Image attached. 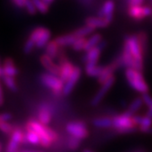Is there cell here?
<instances>
[{"label":"cell","mask_w":152,"mask_h":152,"mask_svg":"<svg viewBox=\"0 0 152 152\" xmlns=\"http://www.w3.org/2000/svg\"><path fill=\"white\" fill-rule=\"evenodd\" d=\"M28 124L35 131L40 138V145L44 148H49L53 143L58 140V134L53 129L49 128L48 125L42 124L38 120L31 118L28 120Z\"/></svg>","instance_id":"6da1fadb"},{"label":"cell","mask_w":152,"mask_h":152,"mask_svg":"<svg viewBox=\"0 0 152 152\" xmlns=\"http://www.w3.org/2000/svg\"><path fill=\"white\" fill-rule=\"evenodd\" d=\"M125 77L128 81V84L132 89L142 94L148 93L150 88L144 78L141 71L128 68L125 69Z\"/></svg>","instance_id":"7a4b0ae2"},{"label":"cell","mask_w":152,"mask_h":152,"mask_svg":"<svg viewBox=\"0 0 152 152\" xmlns=\"http://www.w3.org/2000/svg\"><path fill=\"white\" fill-rule=\"evenodd\" d=\"M124 44L129 49L131 54L133 55L134 58L139 64L141 71L144 70V57L145 53L142 48L141 44L140 42L137 34L127 36L124 38Z\"/></svg>","instance_id":"3957f363"},{"label":"cell","mask_w":152,"mask_h":152,"mask_svg":"<svg viewBox=\"0 0 152 152\" xmlns=\"http://www.w3.org/2000/svg\"><path fill=\"white\" fill-rule=\"evenodd\" d=\"M39 79L44 86L48 88L54 96H59L61 95H63L64 82L58 76L47 72V73L41 74Z\"/></svg>","instance_id":"277c9868"},{"label":"cell","mask_w":152,"mask_h":152,"mask_svg":"<svg viewBox=\"0 0 152 152\" xmlns=\"http://www.w3.org/2000/svg\"><path fill=\"white\" fill-rule=\"evenodd\" d=\"M52 33L48 28L38 26L31 31L29 38L36 43V48L38 49L44 48L51 39Z\"/></svg>","instance_id":"5b68a950"},{"label":"cell","mask_w":152,"mask_h":152,"mask_svg":"<svg viewBox=\"0 0 152 152\" xmlns=\"http://www.w3.org/2000/svg\"><path fill=\"white\" fill-rule=\"evenodd\" d=\"M66 131L70 135L83 140L89 137L90 132L87 129L86 124L83 121H72L66 125Z\"/></svg>","instance_id":"8992f818"},{"label":"cell","mask_w":152,"mask_h":152,"mask_svg":"<svg viewBox=\"0 0 152 152\" xmlns=\"http://www.w3.org/2000/svg\"><path fill=\"white\" fill-rule=\"evenodd\" d=\"M113 127L115 129L125 128H138L134 118V115L129 113L128 111L113 118Z\"/></svg>","instance_id":"52a82bcc"},{"label":"cell","mask_w":152,"mask_h":152,"mask_svg":"<svg viewBox=\"0 0 152 152\" xmlns=\"http://www.w3.org/2000/svg\"><path fill=\"white\" fill-rule=\"evenodd\" d=\"M128 15L131 19L140 21L152 15V8L145 5H133L128 7Z\"/></svg>","instance_id":"ba28073f"},{"label":"cell","mask_w":152,"mask_h":152,"mask_svg":"<svg viewBox=\"0 0 152 152\" xmlns=\"http://www.w3.org/2000/svg\"><path fill=\"white\" fill-rule=\"evenodd\" d=\"M82 70L81 69L79 66H75V69L73 71L71 76L69 78V80L64 83V91H63V96H69L70 95L72 91L74 90V88L75 86L76 83L79 81L80 76H81Z\"/></svg>","instance_id":"9c48e42d"},{"label":"cell","mask_w":152,"mask_h":152,"mask_svg":"<svg viewBox=\"0 0 152 152\" xmlns=\"http://www.w3.org/2000/svg\"><path fill=\"white\" fill-rule=\"evenodd\" d=\"M115 80H116L115 79V76H112L108 80H107L104 84L102 85L101 88L99 89V91L96 92V94L93 96L92 100L91 102V104L92 106H96V105H98V104L102 101L104 96L107 95V93L108 92L109 90L113 86Z\"/></svg>","instance_id":"30bf717a"},{"label":"cell","mask_w":152,"mask_h":152,"mask_svg":"<svg viewBox=\"0 0 152 152\" xmlns=\"http://www.w3.org/2000/svg\"><path fill=\"white\" fill-rule=\"evenodd\" d=\"M102 52V49L97 45L96 47L86 51L85 55L82 57L81 61L85 64H97Z\"/></svg>","instance_id":"8fae6325"},{"label":"cell","mask_w":152,"mask_h":152,"mask_svg":"<svg viewBox=\"0 0 152 152\" xmlns=\"http://www.w3.org/2000/svg\"><path fill=\"white\" fill-rule=\"evenodd\" d=\"M40 62L42 65L43 66L44 69L48 71L50 74H53L54 75L58 76L59 74V65H58L54 61L53 58L49 57L48 55L46 53L41 56L40 58Z\"/></svg>","instance_id":"7c38bea8"},{"label":"cell","mask_w":152,"mask_h":152,"mask_svg":"<svg viewBox=\"0 0 152 152\" xmlns=\"http://www.w3.org/2000/svg\"><path fill=\"white\" fill-rule=\"evenodd\" d=\"M114 9H115V3L113 0H107L103 4V5L98 10L97 16L104 17L107 19L109 21L112 22L113 18Z\"/></svg>","instance_id":"4fadbf2b"},{"label":"cell","mask_w":152,"mask_h":152,"mask_svg":"<svg viewBox=\"0 0 152 152\" xmlns=\"http://www.w3.org/2000/svg\"><path fill=\"white\" fill-rule=\"evenodd\" d=\"M53 118L51 107L48 105L42 104L39 107L37 112V120L44 125H48Z\"/></svg>","instance_id":"5bb4252c"},{"label":"cell","mask_w":152,"mask_h":152,"mask_svg":"<svg viewBox=\"0 0 152 152\" xmlns=\"http://www.w3.org/2000/svg\"><path fill=\"white\" fill-rule=\"evenodd\" d=\"M85 23L88 26H91V27L94 28V29H97V28L107 27L112 22L109 21L107 19H106L104 17L97 16L87 18L85 20Z\"/></svg>","instance_id":"9a60e30c"},{"label":"cell","mask_w":152,"mask_h":152,"mask_svg":"<svg viewBox=\"0 0 152 152\" xmlns=\"http://www.w3.org/2000/svg\"><path fill=\"white\" fill-rule=\"evenodd\" d=\"M3 72L4 75L15 77L19 74V70L15 66V61L11 58H7L3 62Z\"/></svg>","instance_id":"2e32d148"},{"label":"cell","mask_w":152,"mask_h":152,"mask_svg":"<svg viewBox=\"0 0 152 152\" xmlns=\"http://www.w3.org/2000/svg\"><path fill=\"white\" fill-rule=\"evenodd\" d=\"M44 48H45V53L48 55L49 57H51L53 59L58 58L61 51L64 49L63 48L59 47V45L57 43V42L55 40L50 41Z\"/></svg>","instance_id":"e0dca14e"},{"label":"cell","mask_w":152,"mask_h":152,"mask_svg":"<svg viewBox=\"0 0 152 152\" xmlns=\"http://www.w3.org/2000/svg\"><path fill=\"white\" fill-rule=\"evenodd\" d=\"M77 37L74 33H69L66 35H62L59 37H57L54 40L57 42V43L59 45V47L64 48L68 47H71L74 42L77 40Z\"/></svg>","instance_id":"ac0fdd59"},{"label":"cell","mask_w":152,"mask_h":152,"mask_svg":"<svg viewBox=\"0 0 152 152\" xmlns=\"http://www.w3.org/2000/svg\"><path fill=\"white\" fill-rule=\"evenodd\" d=\"M25 134L26 144H31L34 145H40V138L38 134L26 124L25 125Z\"/></svg>","instance_id":"d6986e66"},{"label":"cell","mask_w":152,"mask_h":152,"mask_svg":"<svg viewBox=\"0 0 152 152\" xmlns=\"http://www.w3.org/2000/svg\"><path fill=\"white\" fill-rule=\"evenodd\" d=\"M104 66L97 65L95 64H86L85 71L87 75L93 78H97L98 76L102 74Z\"/></svg>","instance_id":"ffe728a7"},{"label":"cell","mask_w":152,"mask_h":152,"mask_svg":"<svg viewBox=\"0 0 152 152\" xmlns=\"http://www.w3.org/2000/svg\"><path fill=\"white\" fill-rule=\"evenodd\" d=\"M93 126L99 129H108L113 127V118L109 117H102L96 118L92 121Z\"/></svg>","instance_id":"44dd1931"},{"label":"cell","mask_w":152,"mask_h":152,"mask_svg":"<svg viewBox=\"0 0 152 152\" xmlns=\"http://www.w3.org/2000/svg\"><path fill=\"white\" fill-rule=\"evenodd\" d=\"M102 41V36L99 33H96V34H92L91 35V37L89 39H87L86 44V47L84 51L86 52L90 49L93 48L95 47H96L98 44L100 43Z\"/></svg>","instance_id":"7402d4cb"},{"label":"cell","mask_w":152,"mask_h":152,"mask_svg":"<svg viewBox=\"0 0 152 152\" xmlns=\"http://www.w3.org/2000/svg\"><path fill=\"white\" fill-rule=\"evenodd\" d=\"M2 81L10 91L15 92L18 90V86H17V83L15 81V77H11V76L4 75L2 78Z\"/></svg>","instance_id":"603a6c76"},{"label":"cell","mask_w":152,"mask_h":152,"mask_svg":"<svg viewBox=\"0 0 152 152\" xmlns=\"http://www.w3.org/2000/svg\"><path fill=\"white\" fill-rule=\"evenodd\" d=\"M95 31H96V29L91 27V26H88L86 25L85 26L78 28L73 33L77 37H86L87 36L92 35L93 33L95 32Z\"/></svg>","instance_id":"cb8c5ba5"},{"label":"cell","mask_w":152,"mask_h":152,"mask_svg":"<svg viewBox=\"0 0 152 152\" xmlns=\"http://www.w3.org/2000/svg\"><path fill=\"white\" fill-rule=\"evenodd\" d=\"M144 104V102L142 100V97H136L132 102L129 105V109L127 110L129 113L134 114L140 108L142 107V105Z\"/></svg>","instance_id":"d4e9b609"},{"label":"cell","mask_w":152,"mask_h":152,"mask_svg":"<svg viewBox=\"0 0 152 152\" xmlns=\"http://www.w3.org/2000/svg\"><path fill=\"white\" fill-rule=\"evenodd\" d=\"M32 2L36 6L37 12H40L42 14H46L48 12L49 9H50V4L44 2L43 0H32Z\"/></svg>","instance_id":"484cf974"},{"label":"cell","mask_w":152,"mask_h":152,"mask_svg":"<svg viewBox=\"0 0 152 152\" xmlns=\"http://www.w3.org/2000/svg\"><path fill=\"white\" fill-rule=\"evenodd\" d=\"M87 38L86 37H78L77 40L74 42V44L71 46L72 49L75 52H80L84 51L86 44Z\"/></svg>","instance_id":"4316f807"},{"label":"cell","mask_w":152,"mask_h":152,"mask_svg":"<svg viewBox=\"0 0 152 152\" xmlns=\"http://www.w3.org/2000/svg\"><path fill=\"white\" fill-rule=\"evenodd\" d=\"M142 100L144 102V104H145L148 107L147 113L145 115L152 118V97L150 96L149 93H144L142 94Z\"/></svg>","instance_id":"83f0119b"},{"label":"cell","mask_w":152,"mask_h":152,"mask_svg":"<svg viewBox=\"0 0 152 152\" xmlns=\"http://www.w3.org/2000/svg\"><path fill=\"white\" fill-rule=\"evenodd\" d=\"M15 126H14L10 123L0 121V131L6 135H10L13 133V131L15 130Z\"/></svg>","instance_id":"f1b7e54d"},{"label":"cell","mask_w":152,"mask_h":152,"mask_svg":"<svg viewBox=\"0 0 152 152\" xmlns=\"http://www.w3.org/2000/svg\"><path fill=\"white\" fill-rule=\"evenodd\" d=\"M80 142H81L80 140H79V139H77L75 137L71 135L70 137L69 138L68 141H67V146H68V148H69L70 151H76L79 147L80 146Z\"/></svg>","instance_id":"f546056e"},{"label":"cell","mask_w":152,"mask_h":152,"mask_svg":"<svg viewBox=\"0 0 152 152\" xmlns=\"http://www.w3.org/2000/svg\"><path fill=\"white\" fill-rule=\"evenodd\" d=\"M139 40H140V42L141 44V47L145 53H146L147 52V48H148V36L145 31H140L139 33H136Z\"/></svg>","instance_id":"4dcf8cb0"},{"label":"cell","mask_w":152,"mask_h":152,"mask_svg":"<svg viewBox=\"0 0 152 152\" xmlns=\"http://www.w3.org/2000/svg\"><path fill=\"white\" fill-rule=\"evenodd\" d=\"M34 48H36V43L33 42L31 38H28L26 41V42L24 44V48H23V52L26 54H30L32 52Z\"/></svg>","instance_id":"1f68e13d"},{"label":"cell","mask_w":152,"mask_h":152,"mask_svg":"<svg viewBox=\"0 0 152 152\" xmlns=\"http://www.w3.org/2000/svg\"><path fill=\"white\" fill-rule=\"evenodd\" d=\"M25 8H26V10L29 15H36L37 13V10L35 4H33L32 0H27L26 3Z\"/></svg>","instance_id":"d6a6232c"},{"label":"cell","mask_w":152,"mask_h":152,"mask_svg":"<svg viewBox=\"0 0 152 152\" xmlns=\"http://www.w3.org/2000/svg\"><path fill=\"white\" fill-rule=\"evenodd\" d=\"M20 145H19L18 143L15 142L14 140H12L10 139V140L7 144V146H6V152H17V150Z\"/></svg>","instance_id":"836d02e7"},{"label":"cell","mask_w":152,"mask_h":152,"mask_svg":"<svg viewBox=\"0 0 152 152\" xmlns=\"http://www.w3.org/2000/svg\"><path fill=\"white\" fill-rule=\"evenodd\" d=\"M139 130L138 128H125V129H116L118 134H134Z\"/></svg>","instance_id":"e575fe53"},{"label":"cell","mask_w":152,"mask_h":152,"mask_svg":"<svg viewBox=\"0 0 152 152\" xmlns=\"http://www.w3.org/2000/svg\"><path fill=\"white\" fill-rule=\"evenodd\" d=\"M12 118V114L9 113H0V121L3 122H9Z\"/></svg>","instance_id":"d590c367"},{"label":"cell","mask_w":152,"mask_h":152,"mask_svg":"<svg viewBox=\"0 0 152 152\" xmlns=\"http://www.w3.org/2000/svg\"><path fill=\"white\" fill-rule=\"evenodd\" d=\"M11 1L13 2V4L16 7L22 9V8H25L26 3L27 0H11Z\"/></svg>","instance_id":"8d00e7d4"},{"label":"cell","mask_w":152,"mask_h":152,"mask_svg":"<svg viewBox=\"0 0 152 152\" xmlns=\"http://www.w3.org/2000/svg\"><path fill=\"white\" fill-rule=\"evenodd\" d=\"M128 7L133 5H142L145 0H126Z\"/></svg>","instance_id":"74e56055"},{"label":"cell","mask_w":152,"mask_h":152,"mask_svg":"<svg viewBox=\"0 0 152 152\" xmlns=\"http://www.w3.org/2000/svg\"><path fill=\"white\" fill-rule=\"evenodd\" d=\"M4 102V93H3V89L1 86V82H0V107Z\"/></svg>","instance_id":"f35d334b"},{"label":"cell","mask_w":152,"mask_h":152,"mask_svg":"<svg viewBox=\"0 0 152 152\" xmlns=\"http://www.w3.org/2000/svg\"><path fill=\"white\" fill-rule=\"evenodd\" d=\"M80 1L83 4H90L91 2V0H80Z\"/></svg>","instance_id":"ab89813d"},{"label":"cell","mask_w":152,"mask_h":152,"mask_svg":"<svg viewBox=\"0 0 152 152\" xmlns=\"http://www.w3.org/2000/svg\"><path fill=\"white\" fill-rule=\"evenodd\" d=\"M43 1L44 2H46V3H48V4H52V3H53L54 0H43Z\"/></svg>","instance_id":"60d3db41"},{"label":"cell","mask_w":152,"mask_h":152,"mask_svg":"<svg viewBox=\"0 0 152 152\" xmlns=\"http://www.w3.org/2000/svg\"><path fill=\"white\" fill-rule=\"evenodd\" d=\"M82 152H95V151H93L90 150V149H85V150H84Z\"/></svg>","instance_id":"b9f144b4"},{"label":"cell","mask_w":152,"mask_h":152,"mask_svg":"<svg viewBox=\"0 0 152 152\" xmlns=\"http://www.w3.org/2000/svg\"><path fill=\"white\" fill-rule=\"evenodd\" d=\"M3 151V144H2V142L0 141V152Z\"/></svg>","instance_id":"7bdbcfd3"},{"label":"cell","mask_w":152,"mask_h":152,"mask_svg":"<svg viewBox=\"0 0 152 152\" xmlns=\"http://www.w3.org/2000/svg\"><path fill=\"white\" fill-rule=\"evenodd\" d=\"M134 152H145L143 150H138V151H136Z\"/></svg>","instance_id":"ee69618b"},{"label":"cell","mask_w":152,"mask_h":152,"mask_svg":"<svg viewBox=\"0 0 152 152\" xmlns=\"http://www.w3.org/2000/svg\"><path fill=\"white\" fill-rule=\"evenodd\" d=\"M29 152H42V151H29Z\"/></svg>","instance_id":"f6af8a7d"},{"label":"cell","mask_w":152,"mask_h":152,"mask_svg":"<svg viewBox=\"0 0 152 152\" xmlns=\"http://www.w3.org/2000/svg\"><path fill=\"white\" fill-rule=\"evenodd\" d=\"M28 152H29V151H28Z\"/></svg>","instance_id":"bcb514c9"}]
</instances>
